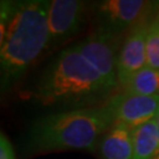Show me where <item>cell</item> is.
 I'll use <instances>...</instances> for the list:
<instances>
[{
	"mask_svg": "<svg viewBox=\"0 0 159 159\" xmlns=\"http://www.w3.org/2000/svg\"><path fill=\"white\" fill-rule=\"evenodd\" d=\"M47 0L14 1L11 19L0 34L1 90L14 86L50 48Z\"/></svg>",
	"mask_w": 159,
	"mask_h": 159,
	"instance_id": "6da1fadb",
	"label": "cell"
},
{
	"mask_svg": "<svg viewBox=\"0 0 159 159\" xmlns=\"http://www.w3.org/2000/svg\"><path fill=\"white\" fill-rule=\"evenodd\" d=\"M120 38L107 34L93 32L74 44L78 51L89 63L96 68L97 72L105 79L110 87L119 92L117 77V57L119 50Z\"/></svg>",
	"mask_w": 159,
	"mask_h": 159,
	"instance_id": "5b68a950",
	"label": "cell"
},
{
	"mask_svg": "<svg viewBox=\"0 0 159 159\" xmlns=\"http://www.w3.org/2000/svg\"><path fill=\"white\" fill-rule=\"evenodd\" d=\"M96 68L83 57L75 45L65 48L45 68L34 98L43 105H86L108 100L116 94Z\"/></svg>",
	"mask_w": 159,
	"mask_h": 159,
	"instance_id": "7a4b0ae2",
	"label": "cell"
},
{
	"mask_svg": "<svg viewBox=\"0 0 159 159\" xmlns=\"http://www.w3.org/2000/svg\"><path fill=\"white\" fill-rule=\"evenodd\" d=\"M0 159H16L11 143L4 133L0 137Z\"/></svg>",
	"mask_w": 159,
	"mask_h": 159,
	"instance_id": "4fadbf2b",
	"label": "cell"
},
{
	"mask_svg": "<svg viewBox=\"0 0 159 159\" xmlns=\"http://www.w3.org/2000/svg\"><path fill=\"white\" fill-rule=\"evenodd\" d=\"M113 124L104 104L48 114L33 124L29 148L39 153L65 150L93 151Z\"/></svg>",
	"mask_w": 159,
	"mask_h": 159,
	"instance_id": "3957f363",
	"label": "cell"
},
{
	"mask_svg": "<svg viewBox=\"0 0 159 159\" xmlns=\"http://www.w3.org/2000/svg\"><path fill=\"white\" fill-rule=\"evenodd\" d=\"M119 91L140 96H159V70L146 65L132 74L120 86Z\"/></svg>",
	"mask_w": 159,
	"mask_h": 159,
	"instance_id": "8fae6325",
	"label": "cell"
},
{
	"mask_svg": "<svg viewBox=\"0 0 159 159\" xmlns=\"http://www.w3.org/2000/svg\"><path fill=\"white\" fill-rule=\"evenodd\" d=\"M153 14L133 27L126 35H124V39L120 43L117 57V77L119 89L132 74L148 65L146 38L148 24Z\"/></svg>",
	"mask_w": 159,
	"mask_h": 159,
	"instance_id": "ba28073f",
	"label": "cell"
},
{
	"mask_svg": "<svg viewBox=\"0 0 159 159\" xmlns=\"http://www.w3.org/2000/svg\"><path fill=\"white\" fill-rule=\"evenodd\" d=\"M132 130L124 124L111 126L97 146L100 159H133Z\"/></svg>",
	"mask_w": 159,
	"mask_h": 159,
	"instance_id": "9c48e42d",
	"label": "cell"
},
{
	"mask_svg": "<svg viewBox=\"0 0 159 159\" xmlns=\"http://www.w3.org/2000/svg\"><path fill=\"white\" fill-rule=\"evenodd\" d=\"M89 4L79 0H53L48 8L50 47L80 32L87 17Z\"/></svg>",
	"mask_w": 159,
	"mask_h": 159,
	"instance_id": "52a82bcc",
	"label": "cell"
},
{
	"mask_svg": "<svg viewBox=\"0 0 159 159\" xmlns=\"http://www.w3.org/2000/svg\"><path fill=\"white\" fill-rule=\"evenodd\" d=\"M133 159H154L159 145L157 118L132 130Z\"/></svg>",
	"mask_w": 159,
	"mask_h": 159,
	"instance_id": "30bf717a",
	"label": "cell"
},
{
	"mask_svg": "<svg viewBox=\"0 0 159 159\" xmlns=\"http://www.w3.org/2000/svg\"><path fill=\"white\" fill-rule=\"evenodd\" d=\"M157 121H158V138H159V116H158V118H157ZM154 159H159V145H158V150H157V153H156Z\"/></svg>",
	"mask_w": 159,
	"mask_h": 159,
	"instance_id": "5bb4252c",
	"label": "cell"
},
{
	"mask_svg": "<svg viewBox=\"0 0 159 159\" xmlns=\"http://www.w3.org/2000/svg\"><path fill=\"white\" fill-rule=\"evenodd\" d=\"M104 105L114 124H124L131 129L158 118L159 116V96H140L119 91Z\"/></svg>",
	"mask_w": 159,
	"mask_h": 159,
	"instance_id": "8992f818",
	"label": "cell"
},
{
	"mask_svg": "<svg viewBox=\"0 0 159 159\" xmlns=\"http://www.w3.org/2000/svg\"><path fill=\"white\" fill-rule=\"evenodd\" d=\"M146 61L148 66L159 70V6L148 24L146 38Z\"/></svg>",
	"mask_w": 159,
	"mask_h": 159,
	"instance_id": "7c38bea8",
	"label": "cell"
},
{
	"mask_svg": "<svg viewBox=\"0 0 159 159\" xmlns=\"http://www.w3.org/2000/svg\"><path fill=\"white\" fill-rule=\"evenodd\" d=\"M159 1L105 0L93 6L94 32L120 38L153 14Z\"/></svg>",
	"mask_w": 159,
	"mask_h": 159,
	"instance_id": "277c9868",
	"label": "cell"
}]
</instances>
